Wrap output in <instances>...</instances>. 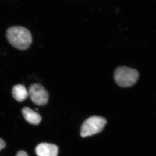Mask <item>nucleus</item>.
Segmentation results:
<instances>
[{"mask_svg":"<svg viewBox=\"0 0 156 156\" xmlns=\"http://www.w3.org/2000/svg\"><path fill=\"white\" fill-rule=\"evenodd\" d=\"M28 93L32 101L37 105H44L48 102V92L40 84H32L29 88Z\"/></svg>","mask_w":156,"mask_h":156,"instance_id":"4","label":"nucleus"},{"mask_svg":"<svg viewBox=\"0 0 156 156\" xmlns=\"http://www.w3.org/2000/svg\"><path fill=\"white\" fill-rule=\"evenodd\" d=\"M38 156H57L58 153V147L55 144L41 143L35 150Z\"/></svg>","mask_w":156,"mask_h":156,"instance_id":"5","label":"nucleus"},{"mask_svg":"<svg viewBox=\"0 0 156 156\" xmlns=\"http://www.w3.org/2000/svg\"><path fill=\"white\" fill-rule=\"evenodd\" d=\"M5 147H6V143L5 142L4 140L0 138V151L2 149L5 148Z\"/></svg>","mask_w":156,"mask_h":156,"instance_id":"9","label":"nucleus"},{"mask_svg":"<svg viewBox=\"0 0 156 156\" xmlns=\"http://www.w3.org/2000/svg\"><path fill=\"white\" fill-rule=\"evenodd\" d=\"M6 38L9 43L20 50L30 48L33 42L30 30L22 26H13L6 31Z\"/></svg>","mask_w":156,"mask_h":156,"instance_id":"1","label":"nucleus"},{"mask_svg":"<svg viewBox=\"0 0 156 156\" xmlns=\"http://www.w3.org/2000/svg\"><path fill=\"white\" fill-rule=\"evenodd\" d=\"M22 114L25 120L31 124L37 125L42 120V118L38 113L28 107H24L23 108Z\"/></svg>","mask_w":156,"mask_h":156,"instance_id":"6","label":"nucleus"},{"mask_svg":"<svg viewBox=\"0 0 156 156\" xmlns=\"http://www.w3.org/2000/svg\"><path fill=\"white\" fill-rule=\"evenodd\" d=\"M107 121L103 117L92 116L85 121L81 130V136L83 137L90 136L98 133L104 129Z\"/></svg>","mask_w":156,"mask_h":156,"instance_id":"3","label":"nucleus"},{"mask_svg":"<svg viewBox=\"0 0 156 156\" xmlns=\"http://www.w3.org/2000/svg\"><path fill=\"white\" fill-rule=\"evenodd\" d=\"M12 96L17 101L21 102L27 99L29 93L26 87L23 85H16L12 88Z\"/></svg>","mask_w":156,"mask_h":156,"instance_id":"7","label":"nucleus"},{"mask_svg":"<svg viewBox=\"0 0 156 156\" xmlns=\"http://www.w3.org/2000/svg\"><path fill=\"white\" fill-rule=\"evenodd\" d=\"M16 156H29L24 151L21 150L18 151V153H17Z\"/></svg>","mask_w":156,"mask_h":156,"instance_id":"8","label":"nucleus"},{"mask_svg":"<svg viewBox=\"0 0 156 156\" xmlns=\"http://www.w3.org/2000/svg\"><path fill=\"white\" fill-rule=\"evenodd\" d=\"M138 77L139 74L136 69L126 66L119 67L114 73L115 80L120 87L132 86L136 82Z\"/></svg>","mask_w":156,"mask_h":156,"instance_id":"2","label":"nucleus"}]
</instances>
